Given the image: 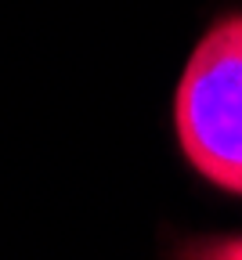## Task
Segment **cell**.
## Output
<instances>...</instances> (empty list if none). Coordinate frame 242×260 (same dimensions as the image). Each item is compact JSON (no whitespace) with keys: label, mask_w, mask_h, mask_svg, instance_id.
Segmentation results:
<instances>
[{"label":"cell","mask_w":242,"mask_h":260,"mask_svg":"<svg viewBox=\"0 0 242 260\" xmlns=\"http://www.w3.org/2000/svg\"><path fill=\"white\" fill-rule=\"evenodd\" d=\"M174 130L195 174L242 195V15L221 18L188 54Z\"/></svg>","instance_id":"cell-1"},{"label":"cell","mask_w":242,"mask_h":260,"mask_svg":"<svg viewBox=\"0 0 242 260\" xmlns=\"http://www.w3.org/2000/svg\"><path fill=\"white\" fill-rule=\"evenodd\" d=\"M185 256H214V260H242V235L238 239H224V242H210V246H195Z\"/></svg>","instance_id":"cell-2"}]
</instances>
